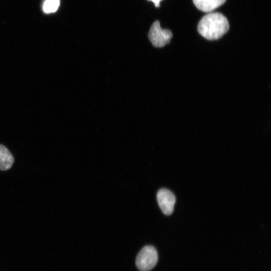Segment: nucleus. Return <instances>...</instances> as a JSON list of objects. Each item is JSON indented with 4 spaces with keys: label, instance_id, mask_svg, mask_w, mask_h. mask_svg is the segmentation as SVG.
<instances>
[{
    "label": "nucleus",
    "instance_id": "1",
    "mask_svg": "<svg viewBox=\"0 0 271 271\" xmlns=\"http://www.w3.org/2000/svg\"><path fill=\"white\" fill-rule=\"evenodd\" d=\"M227 18L220 13H210L200 20L198 25L199 33L206 39L217 40L229 30Z\"/></svg>",
    "mask_w": 271,
    "mask_h": 271
},
{
    "label": "nucleus",
    "instance_id": "2",
    "mask_svg": "<svg viewBox=\"0 0 271 271\" xmlns=\"http://www.w3.org/2000/svg\"><path fill=\"white\" fill-rule=\"evenodd\" d=\"M158 255L153 246L144 247L137 255L136 261L137 267L140 271H149L156 265Z\"/></svg>",
    "mask_w": 271,
    "mask_h": 271
},
{
    "label": "nucleus",
    "instance_id": "3",
    "mask_svg": "<svg viewBox=\"0 0 271 271\" xmlns=\"http://www.w3.org/2000/svg\"><path fill=\"white\" fill-rule=\"evenodd\" d=\"M173 34L168 29H163L159 21H155L152 25L148 34V37L155 47H162L170 43Z\"/></svg>",
    "mask_w": 271,
    "mask_h": 271
},
{
    "label": "nucleus",
    "instance_id": "4",
    "mask_svg": "<svg viewBox=\"0 0 271 271\" xmlns=\"http://www.w3.org/2000/svg\"><path fill=\"white\" fill-rule=\"evenodd\" d=\"M157 198L163 213L166 215H171L173 212L176 202L174 195L170 190L163 188L158 191Z\"/></svg>",
    "mask_w": 271,
    "mask_h": 271
},
{
    "label": "nucleus",
    "instance_id": "5",
    "mask_svg": "<svg viewBox=\"0 0 271 271\" xmlns=\"http://www.w3.org/2000/svg\"><path fill=\"white\" fill-rule=\"evenodd\" d=\"M226 0H193L196 7L204 12H211L222 5Z\"/></svg>",
    "mask_w": 271,
    "mask_h": 271
},
{
    "label": "nucleus",
    "instance_id": "6",
    "mask_svg": "<svg viewBox=\"0 0 271 271\" xmlns=\"http://www.w3.org/2000/svg\"><path fill=\"white\" fill-rule=\"evenodd\" d=\"M14 162L13 156L4 145L0 144V170L10 169Z\"/></svg>",
    "mask_w": 271,
    "mask_h": 271
},
{
    "label": "nucleus",
    "instance_id": "7",
    "mask_svg": "<svg viewBox=\"0 0 271 271\" xmlns=\"http://www.w3.org/2000/svg\"><path fill=\"white\" fill-rule=\"evenodd\" d=\"M60 4V0H46L43 5V11L46 13L56 12Z\"/></svg>",
    "mask_w": 271,
    "mask_h": 271
},
{
    "label": "nucleus",
    "instance_id": "8",
    "mask_svg": "<svg viewBox=\"0 0 271 271\" xmlns=\"http://www.w3.org/2000/svg\"><path fill=\"white\" fill-rule=\"evenodd\" d=\"M149 1H153L156 7H159L160 2L162 0H149Z\"/></svg>",
    "mask_w": 271,
    "mask_h": 271
}]
</instances>
